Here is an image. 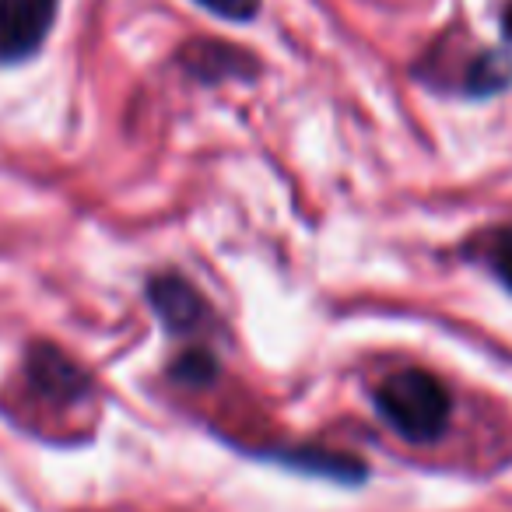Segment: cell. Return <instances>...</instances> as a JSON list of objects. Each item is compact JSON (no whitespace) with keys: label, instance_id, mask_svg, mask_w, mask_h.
I'll list each match as a JSON object with an SVG mask.
<instances>
[{"label":"cell","instance_id":"30bf717a","mask_svg":"<svg viewBox=\"0 0 512 512\" xmlns=\"http://www.w3.org/2000/svg\"><path fill=\"white\" fill-rule=\"evenodd\" d=\"M502 25H505V36H509V39H512V4H509V11H505Z\"/></svg>","mask_w":512,"mask_h":512},{"label":"cell","instance_id":"8992f818","mask_svg":"<svg viewBox=\"0 0 512 512\" xmlns=\"http://www.w3.org/2000/svg\"><path fill=\"white\" fill-rule=\"evenodd\" d=\"M232 57H239V50H228V46H214V43H193L186 46L183 53V64L190 67L193 74L200 78H211V67L218 74H232Z\"/></svg>","mask_w":512,"mask_h":512},{"label":"cell","instance_id":"9c48e42d","mask_svg":"<svg viewBox=\"0 0 512 512\" xmlns=\"http://www.w3.org/2000/svg\"><path fill=\"white\" fill-rule=\"evenodd\" d=\"M197 4H204L207 11H214L221 18H232V22H246L260 8V0H197Z\"/></svg>","mask_w":512,"mask_h":512},{"label":"cell","instance_id":"52a82bcc","mask_svg":"<svg viewBox=\"0 0 512 512\" xmlns=\"http://www.w3.org/2000/svg\"><path fill=\"white\" fill-rule=\"evenodd\" d=\"M172 376L183 379L190 386H200V383H211L214 379V358L207 351H186L183 358H176L172 365Z\"/></svg>","mask_w":512,"mask_h":512},{"label":"cell","instance_id":"7a4b0ae2","mask_svg":"<svg viewBox=\"0 0 512 512\" xmlns=\"http://www.w3.org/2000/svg\"><path fill=\"white\" fill-rule=\"evenodd\" d=\"M57 15V0H0V57L22 60L39 50Z\"/></svg>","mask_w":512,"mask_h":512},{"label":"cell","instance_id":"ba28073f","mask_svg":"<svg viewBox=\"0 0 512 512\" xmlns=\"http://www.w3.org/2000/svg\"><path fill=\"white\" fill-rule=\"evenodd\" d=\"M488 264L491 271L502 278L505 288H512V225L509 228H498L488 242Z\"/></svg>","mask_w":512,"mask_h":512},{"label":"cell","instance_id":"6da1fadb","mask_svg":"<svg viewBox=\"0 0 512 512\" xmlns=\"http://www.w3.org/2000/svg\"><path fill=\"white\" fill-rule=\"evenodd\" d=\"M376 407L390 428L411 442H432L446 432L453 400L449 390L425 369H400L376 390Z\"/></svg>","mask_w":512,"mask_h":512},{"label":"cell","instance_id":"5b68a950","mask_svg":"<svg viewBox=\"0 0 512 512\" xmlns=\"http://www.w3.org/2000/svg\"><path fill=\"white\" fill-rule=\"evenodd\" d=\"M509 81H512V57L509 53L488 50L467 64L463 85H467V92H474V95H488V92L509 88Z\"/></svg>","mask_w":512,"mask_h":512},{"label":"cell","instance_id":"277c9868","mask_svg":"<svg viewBox=\"0 0 512 512\" xmlns=\"http://www.w3.org/2000/svg\"><path fill=\"white\" fill-rule=\"evenodd\" d=\"M29 379L50 400H81L88 390V376L50 344H36L29 351Z\"/></svg>","mask_w":512,"mask_h":512},{"label":"cell","instance_id":"3957f363","mask_svg":"<svg viewBox=\"0 0 512 512\" xmlns=\"http://www.w3.org/2000/svg\"><path fill=\"white\" fill-rule=\"evenodd\" d=\"M148 299L155 306V313L165 320V327H172L176 334L200 327V320L207 316V302L197 288L179 274H158L148 288Z\"/></svg>","mask_w":512,"mask_h":512}]
</instances>
